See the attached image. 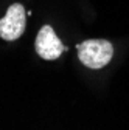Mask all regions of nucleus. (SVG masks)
Returning a JSON list of instances; mask_svg holds the SVG:
<instances>
[{
    "instance_id": "3",
    "label": "nucleus",
    "mask_w": 129,
    "mask_h": 130,
    "mask_svg": "<svg viewBox=\"0 0 129 130\" xmlns=\"http://www.w3.org/2000/svg\"><path fill=\"white\" fill-rule=\"evenodd\" d=\"M34 46H36V53L39 54V57L45 60H55L64 51H67V46L62 45V42L58 39L55 29L50 25H44L39 29Z\"/></svg>"
},
{
    "instance_id": "1",
    "label": "nucleus",
    "mask_w": 129,
    "mask_h": 130,
    "mask_svg": "<svg viewBox=\"0 0 129 130\" xmlns=\"http://www.w3.org/2000/svg\"><path fill=\"white\" fill-rule=\"evenodd\" d=\"M78 57L83 65L92 70H100L110 62L114 56V46L104 39H90L78 43Z\"/></svg>"
},
{
    "instance_id": "2",
    "label": "nucleus",
    "mask_w": 129,
    "mask_h": 130,
    "mask_svg": "<svg viewBox=\"0 0 129 130\" xmlns=\"http://www.w3.org/2000/svg\"><path fill=\"white\" fill-rule=\"evenodd\" d=\"M25 25H27V12L23 5L12 3L8 8L5 17L0 20V37L9 42L19 39L25 31Z\"/></svg>"
}]
</instances>
